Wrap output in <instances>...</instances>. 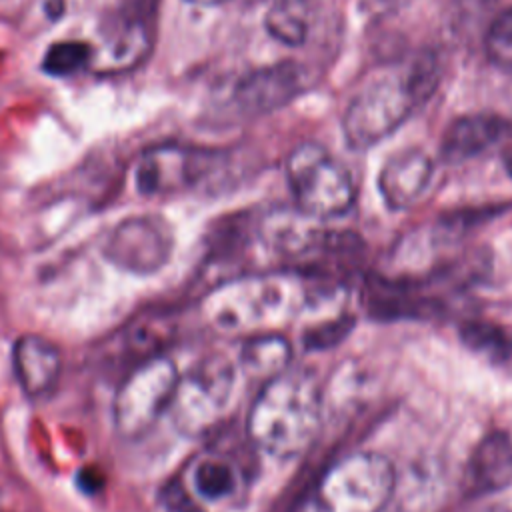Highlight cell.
Instances as JSON below:
<instances>
[{
  "instance_id": "obj_1",
  "label": "cell",
  "mask_w": 512,
  "mask_h": 512,
  "mask_svg": "<svg viewBox=\"0 0 512 512\" xmlns=\"http://www.w3.org/2000/svg\"><path fill=\"white\" fill-rule=\"evenodd\" d=\"M320 390L306 372H280L264 384L248 414L252 442L270 456L302 454L320 424Z\"/></svg>"
},
{
  "instance_id": "obj_2",
  "label": "cell",
  "mask_w": 512,
  "mask_h": 512,
  "mask_svg": "<svg viewBox=\"0 0 512 512\" xmlns=\"http://www.w3.org/2000/svg\"><path fill=\"white\" fill-rule=\"evenodd\" d=\"M312 292L296 276H260L218 286L204 304L212 324L224 330L276 326L294 318Z\"/></svg>"
},
{
  "instance_id": "obj_3",
  "label": "cell",
  "mask_w": 512,
  "mask_h": 512,
  "mask_svg": "<svg viewBox=\"0 0 512 512\" xmlns=\"http://www.w3.org/2000/svg\"><path fill=\"white\" fill-rule=\"evenodd\" d=\"M286 180L296 208L316 220L340 218L356 202L352 174L316 142H304L288 154Z\"/></svg>"
},
{
  "instance_id": "obj_4",
  "label": "cell",
  "mask_w": 512,
  "mask_h": 512,
  "mask_svg": "<svg viewBox=\"0 0 512 512\" xmlns=\"http://www.w3.org/2000/svg\"><path fill=\"white\" fill-rule=\"evenodd\" d=\"M394 468L376 452H354L326 470L316 488L318 512H382L394 492Z\"/></svg>"
},
{
  "instance_id": "obj_5",
  "label": "cell",
  "mask_w": 512,
  "mask_h": 512,
  "mask_svg": "<svg viewBox=\"0 0 512 512\" xmlns=\"http://www.w3.org/2000/svg\"><path fill=\"white\" fill-rule=\"evenodd\" d=\"M416 108L404 72L378 78L348 102L342 116L344 140L352 150H368L396 132Z\"/></svg>"
},
{
  "instance_id": "obj_6",
  "label": "cell",
  "mask_w": 512,
  "mask_h": 512,
  "mask_svg": "<svg viewBox=\"0 0 512 512\" xmlns=\"http://www.w3.org/2000/svg\"><path fill=\"white\" fill-rule=\"evenodd\" d=\"M176 384L178 372L172 360L160 354L142 360L114 394L112 418L116 432L130 440L148 432L170 406Z\"/></svg>"
},
{
  "instance_id": "obj_7",
  "label": "cell",
  "mask_w": 512,
  "mask_h": 512,
  "mask_svg": "<svg viewBox=\"0 0 512 512\" xmlns=\"http://www.w3.org/2000/svg\"><path fill=\"white\" fill-rule=\"evenodd\" d=\"M234 386V372L224 358H208L178 378L170 406L174 422L184 434L198 436L216 424L226 410Z\"/></svg>"
},
{
  "instance_id": "obj_8",
  "label": "cell",
  "mask_w": 512,
  "mask_h": 512,
  "mask_svg": "<svg viewBox=\"0 0 512 512\" xmlns=\"http://www.w3.org/2000/svg\"><path fill=\"white\" fill-rule=\"evenodd\" d=\"M216 154L182 144H158L144 150L134 166V186L142 196H168L198 184Z\"/></svg>"
},
{
  "instance_id": "obj_9",
  "label": "cell",
  "mask_w": 512,
  "mask_h": 512,
  "mask_svg": "<svg viewBox=\"0 0 512 512\" xmlns=\"http://www.w3.org/2000/svg\"><path fill=\"white\" fill-rule=\"evenodd\" d=\"M172 232L156 216H132L110 234L104 256L120 270L148 276L158 272L172 254Z\"/></svg>"
},
{
  "instance_id": "obj_10",
  "label": "cell",
  "mask_w": 512,
  "mask_h": 512,
  "mask_svg": "<svg viewBox=\"0 0 512 512\" xmlns=\"http://www.w3.org/2000/svg\"><path fill=\"white\" fill-rule=\"evenodd\" d=\"M306 74L298 62L282 60L244 74L232 88V100L242 114H270L292 102L304 88Z\"/></svg>"
},
{
  "instance_id": "obj_11",
  "label": "cell",
  "mask_w": 512,
  "mask_h": 512,
  "mask_svg": "<svg viewBox=\"0 0 512 512\" xmlns=\"http://www.w3.org/2000/svg\"><path fill=\"white\" fill-rule=\"evenodd\" d=\"M432 174L434 162L424 150L404 148L384 162L378 174V192L390 210H408L422 198Z\"/></svg>"
},
{
  "instance_id": "obj_12",
  "label": "cell",
  "mask_w": 512,
  "mask_h": 512,
  "mask_svg": "<svg viewBox=\"0 0 512 512\" xmlns=\"http://www.w3.org/2000/svg\"><path fill=\"white\" fill-rule=\"evenodd\" d=\"M12 366L22 392L30 398L48 396L62 372L60 350L38 334H22L12 348Z\"/></svg>"
},
{
  "instance_id": "obj_13",
  "label": "cell",
  "mask_w": 512,
  "mask_h": 512,
  "mask_svg": "<svg viewBox=\"0 0 512 512\" xmlns=\"http://www.w3.org/2000/svg\"><path fill=\"white\" fill-rule=\"evenodd\" d=\"M512 484V436L502 430L488 432L472 450L464 486L474 496L494 494Z\"/></svg>"
},
{
  "instance_id": "obj_14",
  "label": "cell",
  "mask_w": 512,
  "mask_h": 512,
  "mask_svg": "<svg viewBox=\"0 0 512 512\" xmlns=\"http://www.w3.org/2000/svg\"><path fill=\"white\" fill-rule=\"evenodd\" d=\"M510 132L508 120L498 114H464L448 124L442 134L440 152L448 162H460L478 156Z\"/></svg>"
},
{
  "instance_id": "obj_15",
  "label": "cell",
  "mask_w": 512,
  "mask_h": 512,
  "mask_svg": "<svg viewBox=\"0 0 512 512\" xmlns=\"http://www.w3.org/2000/svg\"><path fill=\"white\" fill-rule=\"evenodd\" d=\"M150 44L152 40L146 16H134L132 12L124 10L118 16V22L106 34L96 64H100V68H104L106 72H120L132 68L144 60L146 52L150 50Z\"/></svg>"
},
{
  "instance_id": "obj_16",
  "label": "cell",
  "mask_w": 512,
  "mask_h": 512,
  "mask_svg": "<svg viewBox=\"0 0 512 512\" xmlns=\"http://www.w3.org/2000/svg\"><path fill=\"white\" fill-rule=\"evenodd\" d=\"M264 26L286 46L304 44L312 28V0H272Z\"/></svg>"
},
{
  "instance_id": "obj_17",
  "label": "cell",
  "mask_w": 512,
  "mask_h": 512,
  "mask_svg": "<svg viewBox=\"0 0 512 512\" xmlns=\"http://www.w3.org/2000/svg\"><path fill=\"white\" fill-rule=\"evenodd\" d=\"M290 344L280 334H260L248 340L242 348V366L258 378H272L286 370L290 362Z\"/></svg>"
},
{
  "instance_id": "obj_18",
  "label": "cell",
  "mask_w": 512,
  "mask_h": 512,
  "mask_svg": "<svg viewBox=\"0 0 512 512\" xmlns=\"http://www.w3.org/2000/svg\"><path fill=\"white\" fill-rule=\"evenodd\" d=\"M462 342L494 362L512 364V334L484 320H466L460 324Z\"/></svg>"
},
{
  "instance_id": "obj_19",
  "label": "cell",
  "mask_w": 512,
  "mask_h": 512,
  "mask_svg": "<svg viewBox=\"0 0 512 512\" xmlns=\"http://www.w3.org/2000/svg\"><path fill=\"white\" fill-rule=\"evenodd\" d=\"M172 334L170 324L166 322L164 316H140L134 320L128 330H126V348L134 356L146 360L152 356H158L162 346L168 342ZM140 360V362H142Z\"/></svg>"
},
{
  "instance_id": "obj_20",
  "label": "cell",
  "mask_w": 512,
  "mask_h": 512,
  "mask_svg": "<svg viewBox=\"0 0 512 512\" xmlns=\"http://www.w3.org/2000/svg\"><path fill=\"white\" fill-rule=\"evenodd\" d=\"M94 50L82 40H60L48 46L42 56V70L54 78H66L92 62Z\"/></svg>"
},
{
  "instance_id": "obj_21",
  "label": "cell",
  "mask_w": 512,
  "mask_h": 512,
  "mask_svg": "<svg viewBox=\"0 0 512 512\" xmlns=\"http://www.w3.org/2000/svg\"><path fill=\"white\" fill-rule=\"evenodd\" d=\"M194 490L204 500H220L234 490V470L224 460L208 458L196 466Z\"/></svg>"
},
{
  "instance_id": "obj_22",
  "label": "cell",
  "mask_w": 512,
  "mask_h": 512,
  "mask_svg": "<svg viewBox=\"0 0 512 512\" xmlns=\"http://www.w3.org/2000/svg\"><path fill=\"white\" fill-rule=\"evenodd\" d=\"M484 44L494 64L512 70V6L492 16L484 32Z\"/></svg>"
},
{
  "instance_id": "obj_23",
  "label": "cell",
  "mask_w": 512,
  "mask_h": 512,
  "mask_svg": "<svg viewBox=\"0 0 512 512\" xmlns=\"http://www.w3.org/2000/svg\"><path fill=\"white\" fill-rule=\"evenodd\" d=\"M402 72L418 106L424 104L440 84V62L432 52H422Z\"/></svg>"
},
{
  "instance_id": "obj_24",
  "label": "cell",
  "mask_w": 512,
  "mask_h": 512,
  "mask_svg": "<svg viewBox=\"0 0 512 512\" xmlns=\"http://www.w3.org/2000/svg\"><path fill=\"white\" fill-rule=\"evenodd\" d=\"M352 328V320L350 318H338V320H330L324 322L322 326H314L310 328L304 338L302 344L306 350H324L330 346H336Z\"/></svg>"
},
{
  "instance_id": "obj_25",
  "label": "cell",
  "mask_w": 512,
  "mask_h": 512,
  "mask_svg": "<svg viewBox=\"0 0 512 512\" xmlns=\"http://www.w3.org/2000/svg\"><path fill=\"white\" fill-rule=\"evenodd\" d=\"M160 500L168 512H200L192 496L186 492V488L178 480H172L162 488Z\"/></svg>"
},
{
  "instance_id": "obj_26",
  "label": "cell",
  "mask_w": 512,
  "mask_h": 512,
  "mask_svg": "<svg viewBox=\"0 0 512 512\" xmlns=\"http://www.w3.org/2000/svg\"><path fill=\"white\" fill-rule=\"evenodd\" d=\"M414 0H360V10L368 18H386L404 8H408Z\"/></svg>"
},
{
  "instance_id": "obj_27",
  "label": "cell",
  "mask_w": 512,
  "mask_h": 512,
  "mask_svg": "<svg viewBox=\"0 0 512 512\" xmlns=\"http://www.w3.org/2000/svg\"><path fill=\"white\" fill-rule=\"evenodd\" d=\"M76 482H78V488L86 494H96L102 490L104 486V476L94 470V468H82L76 476Z\"/></svg>"
},
{
  "instance_id": "obj_28",
  "label": "cell",
  "mask_w": 512,
  "mask_h": 512,
  "mask_svg": "<svg viewBox=\"0 0 512 512\" xmlns=\"http://www.w3.org/2000/svg\"><path fill=\"white\" fill-rule=\"evenodd\" d=\"M502 162H504V168H506V172H508V176L512 178V144L504 150V154H502Z\"/></svg>"
},
{
  "instance_id": "obj_29",
  "label": "cell",
  "mask_w": 512,
  "mask_h": 512,
  "mask_svg": "<svg viewBox=\"0 0 512 512\" xmlns=\"http://www.w3.org/2000/svg\"><path fill=\"white\" fill-rule=\"evenodd\" d=\"M192 4H202V6H214V4H222L226 0H188Z\"/></svg>"
}]
</instances>
